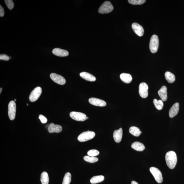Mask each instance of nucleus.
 <instances>
[{
  "label": "nucleus",
  "instance_id": "f257e3e1",
  "mask_svg": "<svg viewBox=\"0 0 184 184\" xmlns=\"http://www.w3.org/2000/svg\"><path fill=\"white\" fill-rule=\"evenodd\" d=\"M177 160V155L174 151H169L166 153L165 160L167 165L170 169H173L175 167Z\"/></svg>",
  "mask_w": 184,
  "mask_h": 184
},
{
  "label": "nucleus",
  "instance_id": "f03ea898",
  "mask_svg": "<svg viewBox=\"0 0 184 184\" xmlns=\"http://www.w3.org/2000/svg\"><path fill=\"white\" fill-rule=\"evenodd\" d=\"M159 40L157 35H153L150 40L149 49L151 52L153 53H156L158 49Z\"/></svg>",
  "mask_w": 184,
  "mask_h": 184
},
{
  "label": "nucleus",
  "instance_id": "7ed1b4c3",
  "mask_svg": "<svg viewBox=\"0 0 184 184\" xmlns=\"http://www.w3.org/2000/svg\"><path fill=\"white\" fill-rule=\"evenodd\" d=\"M114 10V7L110 2L106 1L102 4L99 9V13L107 14L111 13Z\"/></svg>",
  "mask_w": 184,
  "mask_h": 184
},
{
  "label": "nucleus",
  "instance_id": "20e7f679",
  "mask_svg": "<svg viewBox=\"0 0 184 184\" xmlns=\"http://www.w3.org/2000/svg\"><path fill=\"white\" fill-rule=\"evenodd\" d=\"M95 136L94 132L88 130L81 133L78 137L77 139L79 141L85 142L93 139Z\"/></svg>",
  "mask_w": 184,
  "mask_h": 184
},
{
  "label": "nucleus",
  "instance_id": "39448f33",
  "mask_svg": "<svg viewBox=\"0 0 184 184\" xmlns=\"http://www.w3.org/2000/svg\"><path fill=\"white\" fill-rule=\"evenodd\" d=\"M70 117L75 121H83L89 119L85 114L79 112H72L70 114Z\"/></svg>",
  "mask_w": 184,
  "mask_h": 184
},
{
  "label": "nucleus",
  "instance_id": "423d86ee",
  "mask_svg": "<svg viewBox=\"0 0 184 184\" xmlns=\"http://www.w3.org/2000/svg\"><path fill=\"white\" fill-rule=\"evenodd\" d=\"M150 171L158 183H160L162 182V175L161 171L155 167H151L150 168Z\"/></svg>",
  "mask_w": 184,
  "mask_h": 184
},
{
  "label": "nucleus",
  "instance_id": "0eeeda50",
  "mask_svg": "<svg viewBox=\"0 0 184 184\" xmlns=\"http://www.w3.org/2000/svg\"><path fill=\"white\" fill-rule=\"evenodd\" d=\"M16 111V105L15 102L11 101L10 102L8 105V114L10 120L13 121L15 117Z\"/></svg>",
  "mask_w": 184,
  "mask_h": 184
},
{
  "label": "nucleus",
  "instance_id": "6e6552de",
  "mask_svg": "<svg viewBox=\"0 0 184 184\" xmlns=\"http://www.w3.org/2000/svg\"><path fill=\"white\" fill-rule=\"evenodd\" d=\"M42 92V89L40 87H38L36 88L30 94L29 97V100L31 102L36 101L41 95Z\"/></svg>",
  "mask_w": 184,
  "mask_h": 184
},
{
  "label": "nucleus",
  "instance_id": "1a4fd4ad",
  "mask_svg": "<svg viewBox=\"0 0 184 184\" xmlns=\"http://www.w3.org/2000/svg\"><path fill=\"white\" fill-rule=\"evenodd\" d=\"M51 79L59 84L63 85L66 83V79L62 76L55 73H52L50 75Z\"/></svg>",
  "mask_w": 184,
  "mask_h": 184
},
{
  "label": "nucleus",
  "instance_id": "9d476101",
  "mask_svg": "<svg viewBox=\"0 0 184 184\" xmlns=\"http://www.w3.org/2000/svg\"><path fill=\"white\" fill-rule=\"evenodd\" d=\"M148 86L147 84L141 83L140 84L139 87V93L141 98H145L148 97Z\"/></svg>",
  "mask_w": 184,
  "mask_h": 184
},
{
  "label": "nucleus",
  "instance_id": "9b49d317",
  "mask_svg": "<svg viewBox=\"0 0 184 184\" xmlns=\"http://www.w3.org/2000/svg\"><path fill=\"white\" fill-rule=\"evenodd\" d=\"M132 27L136 34L139 37L142 36L144 33V29L141 26L137 23H134L132 24Z\"/></svg>",
  "mask_w": 184,
  "mask_h": 184
},
{
  "label": "nucleus",
  "instance_id": "f8f14e48",
  "mask_svg": "<svg viewBox=\"0 0 184 184\" xmlns=\"http://www.w3.org/2000/svg\"><path fill=\"white\" fill-rule=\"evenodd\" d=\"M89 102L92 105L98 107H105L107 103L105 101L96 98H91L89 99Z\"/></svg>",
  "mask_w": 184,
  "mask_h": 184
},
{
  "label": "nucleus",
  "instance_id": "ddd939ff",
  "mask_svg": "<svg viewBox=\"0 0 184 184\" xmlns=\"http://www.w3.org/2000/svg\"><path fill=\"white\" fill-rule=\"evenodd\" d=\"M48 129L49 133L61 132L62 131V127L61 125H55L53 123H51L50 124Z\"/></svg>",
  "mask_w": 184,
  "mask_h": 184
},
{
  "label": "nucleus",
  "instance_id": "4468645a",
  "mask_svg": "<svg viewBox=\"0 0 184 184\" xmlns=\"http://www.w3.org/2000/svg\"><path fill=\"white\" fill-rule=\"evenodd\" d=\"M52 53L54 55L59 57H66L69 54L67 50L57 48L53 49Z\"/></svg>",
  "mask_w": 184,
  "mask_h": 184
},
{
  "label": "nucleus",
  "instance_id": "2eb2a0df",
  "mask_svg": "<svg viewBox=\"0 0 184 184\" xmlns=\"http://www.w3.org/2000/svg\"><path fill=\"white\" fill-rule=\"evenodd\" d=\"M179 108V104L176 103L173 105L169 110V117L173 118L175 116L178 112Z\"/></svg>",
  "mask_w": 184,
  "mask_h": 184
},
{
  "label": "nucleus",
  "instance_id": "dca6fc26",
  "mask_svg": "<svg viewBox=\"0 0 184 184\" xmlns=\"http://www.w3.org/2000/svg\"><path fill=\"white\" fill-rule=\"evenodd\" d=\"M123 131L121 128L119 130H115L113 133L114 139L116 142L119 143L121 141L123 137Z\"/></svg>",
  "mask_w": 184,
  "mask_h": 184
},
{
  "label": "nucleus",
  "instance_id": "f3484780",
  "mask_svg": "<svg viewBox=\"0 0 184 184\" xmlns=\"http://www.w3.org/2000/svg\"><path fill=\"white\" fill-rule=\"evenodd\" d=\"M80 76L83 79L90 82H94L96 80V78L93 75L86 72H82L80 73Z\"/></svg>",
  "mask_w": 184,
  "mask_h": 184
},
{
  "label": "nucleus",
  "instance_id": "a211bd4d",
  "mask_svg": "<svg viewBox=\"0 0 184 184\" xmlns=\"http://www.w3.org/2000/svg\"><path fill=\"white\" fill-rule=\"evenodd\" d=\"M158 93L162 100L163 101L167 100V88L165 86H163L158 91Z\"/></svg>",
  "mask_w": 184,
  "mask_h": 184
},
{
  "label": "nucleus",
  "instance_id": "6ab92c4d",
  "mask_svg": "<svg viewBox=\"0 0 184 184\" xmlns=\"http://www.w3.org/2000/svg\"><path fill=\"white\" fill-rule=\"evenodd\" d=\"M131 147L136 151H141L145 149V147L143 144L138 141H135L131 145Z\"/></svg>",
  "mask_w": 184,
  "mask_h": 184
},
{
  "label": "nucleus",
  "instance_id": "aec40b11",
  "mask_svg": "<svg viewBox=\"0 0 184 184\" xmlns=\"http://www.w3.org/2000/svg\"><path fill=\"white\" fill-rule=\"evenodd\" d=\"M120 77L122 81L127 84L131 83L132 79L131 75L128 73H122L120 75Z\"/></svg>",
  "mask_w": 184,
  "mask_h": 184
},
{
  "label": "nucleus",
  "instance_id": "412c9836",
  "mask_svg": "<svg viewBox=\"0 0 184 184\" xmlns=\"http://www.w3.org/2000/svg\"><path fill=\"white\" fill-rule=\"evenodd\" d=\"M165 79L169 83L174 82L175 80V77L173 74L169 72H166L165 74Z\"/></svg>",
  "mask_w": 184,
  "mask_h": 184
},
{
  "label": "nucleus",
  "instance_id": "4be33fe9",
  "mask_svg": "<svg viewBox=\"0 0 184 184\" xmlns=\"http://www.w3.org/2000/svg\"><path fill=\"white\" fill-rule=\"evenodd\" d=\"M129 132L132 135L135 136V137H139L140 135L142 132L137 127H131L130 128L129 130Z\"/></svg>",
  "mask_w": 184,
  "mask_h": 184
},
{
  "label": "nucleus",
  "instance_id": "5701e85b",
  "mask_svg": "<svg viewBox=\"0 0 184 184\" xmlns=\"http://www.w3.org/2000/svg\"><path fill=\"white\" fill-rule=\"evenodd\" d=\"M105 177L102 175L95 176L92 177L90 180V182L92 184H96L103 181Z\"/></svg>",
  "mask_w": 184,
  "mask_h": 184
},
{
  "label": "nucleus",
  "instance_id": "b1692460",
  "mask_svg": "<svg viewBox=\"0 0 184 184\" xmlns=\"http://www.w3.org/2000/svg\"><path fill=\"white\" fill-rule=\"evenodd\" d=\"M40 181L42 184H48L49 177L48 174L46 172H43L41 175Z\"/></svg>",
  "mask_w": 184,
  "mask_h": 184
},
{
  "label": "nucleus",
  "instance_id": "393cba45",
  "mask_svg": "<svg viewBox=\"0 0 184 184\" xmlns=\"http://www.w3.org/2000/svg\"><path fill=\"white\" fill-rule=\"evenodd\" d=\"M153 103L155 107L159 110H160L162 109L164 104L163 101L162 100H158L156 99H154L153 100Z\"/></svg>",
  "mask_w": 184,
  "mask_h": 184
},
{
  "label": "nucleus",
  "instance_id": "a878e982",
  "mask_svg": "<svg viewBox=\"0 0 184 184\" xmlns=\"http://www.w3.org/2000/svg\"><path fill=\"white\" fill-rule=\"evenodd\" d=\"M71 175L69 173H67L65 174L64 177L62 184H70L71 182Z\"/></svg>",
  "mask_w": 184,
  "mask_h": 184
},
{
  "label": "nucleus",
  "instance_id": "bb28decb",
  "mask_svg": "<svg viewBox=\"0 0 184 184\" xmlns=\"http://www.w3.org/2000/svg\"><path fill=\"white\" fill-rule=\"evenodd\" d=\"M84 159L86 161L91 163H95L98 161V158L89 156H85L84 157Z\"/></svg>",
  "mask_w": 184,
  "mask_h": 184
},
{
  "label": "nucleus",
  "instance_id": "cd10ccee",
  "mask_svg": "<svg viewBox=\"0 0 184 184\" xmlns=\"http://www.w3.org/2000/svg\"><path fill=\"white\" fill-rule=\"evenodd\" d=\"M128 2L133 5H141L144 3L145 0H129Z\"/></svg>",
  "mask_w": 184,
  "mask_h": 184
},
{
  "label": "nucleus",
  "instance_id": "c85d7f7f",
  "mask_svg": "<svg viewBox=\"0 0 184 184\" xmlns=\"http://www.w3.org/2000/svg\"><path fill=\"white\" fill-rule=\"evenodd\" d=\"M99 152L98 151L95 149H92L88 151L87 154L89 156L95 157L96 156L98 155Z\"/></svg>",
  "mask_w": 184,
  "mask_h": 184
},
{
  "label": "nucleus",
  "instance_id": "c756f323",
  "mask_svg": "<svg viewBox=\"0 0 184 184\" xmlns=\"http://www.w3.org/2000/svg\"><path fill=\"white\" fill-rule=\"evenodd\" d=\"M5 2L7 5L8 8L11 10L14 7V3L13 2L12 0H5Z\"/></svg>",
  "mask_w": 184,
  "mask_h": 184
},
{
  "label": "nucleus",
  "instance_id": "7c9ffc66",
  "mask_svg": "<svg viewBox=\"0 0 184 184\" xmlns=\"http://www.w3.org/2000/svg\"><path fill=\"white\" fill-rule=\"evenodd\" d=\"M39 119L40 120L42 123L45 124L47 123V120L45 116L42 115H40L39 116Z\"/></svg>",
  "mask_w": 184,
  "mask_h": 184
},
{
  "label": "nucleus",
  "instance_id": "2f4dec72",
  "mask_svg": "<svg viewBox=\"0 0 184 184\" xmlns=\"http://www.w3.org/2000/svg\"><path fill=\"white\" fill-rule=\"evenodd\" d=\"M10 59V57L9 56L5 54H2L0 55V59L1 60H4L5 61H8Z\"/></svg>",
  "mask_w": 184,
  "mask_h": 184
},
{
  "label": "nucleus",
  "instance_id": "473e14b6",
  "mask_svg": "<svg viewBox=\"0 0 184 184\" xmlns=\"http://www.w3.org/2000/svg\"><path fill=\"white\" fill-rule=\"evenodd\" d=\"M5 11L1 5H0V17H3L4 15Z\"/></svg>",
  "mask_w": 184,
  "mask_h": 184
},
{
  "label": "nucleus",
  "instance_id": "72a5a7b5",
  "mask_svg": "<svg viewBox=\"0 0 184 184\" xmlns=\"http://www.w3.org/2000/svg\"><path fill=\"white\" fill-rule=\"evenodd\" d=\"M131 184H138L137 182L135 181H132L131 183Z\"/></svg>",
  "mask_w": 184,
  "mask_h": 184
},
{
  "label": "nucleus",
  "instance_id": "f704fd0d",
  "mask_svg": "<svg viewBox=\"0 0 184 184\" xmlns=\"http://www.w3.org/2000/svg\"><path fill=\"white\" fill-rule=\"evenodd\" d=\"M50 125V124H49L48 125H46L45 126V128H46V129H48V128L49 127V126Z\"/></svg>",
  "mask_w": 184,
  "mask_h": 184
},
{
  "label": "nucleus",
  "instance_id": "c9c22d12",
  "mask_svg": "<svg viewBox=\"0 0 184 184\" xmlns=\"http://www.w3.org/2000/svg\"><path fill=\"white\" fill-rule=\"evenodd\" d=\"M2 91V88H1V89H0V93L1 94Z\"/></svg>",
  "mask_w": 184,
  "mask_h": 184
},
{
  "label": "nucleus",
  "instance_id": "e433bc0d",
  "mask_svg": "<svg viewBox=\"0 0 184 184\" xmlns=\"http://www.w3.org/2000/svg\"><path fill=\"white\" fill-rule=\"evenodd\" d=\"M15 100V101H16V99H15V100Z\"/></svg>",
  "mask_w": 184,
  "mask_h": 184
},
{
  "label": "nucleus",
  "instance_id": "4c0bfd02",
  "mask_svg": "<svg viewBox=\"0 0 184 184\" xmlns=\"http://www.w3.org/2000/svg\"><path fill=\"white\" fill-rule=\"evenodd\" d=\"M10 59H11V57H10Z\"/></svg>",
  "mask_w": 184,
  "mask_h": 184
}]
</instances>
